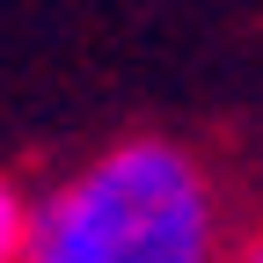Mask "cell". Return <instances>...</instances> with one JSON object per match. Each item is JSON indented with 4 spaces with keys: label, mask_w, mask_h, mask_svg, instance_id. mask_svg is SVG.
I'll list each match as a JSON object with an SVG mask.
<instances>
[{
    "label": "cell",
    "mask_w": 263,
    "mask_h": 263,
    "mask_svg": "<svg viewBox=\"0 0 263 263\" xmlns=\"http://www.w3.org/2000/svg\"><path fill=\"white\" fill-rule=\"evenodd\" d=\"M0 263H29V197L0 168Z\"/></svg>",
    "instance_id": "7a4b0ae2"
},
{
    "label": "cell",
    "mask_w": 263,
    "mask_h": 263,
    "mask_svg": "<svg viewBox=\"0 0 263 263\" xmlns=\"http://www.w3.org/2000/svg\"><path fill=\"white\" fill-rule=\"evenodd\" d=\"M219 183L183 139L132 132L29 205V263H219Z\"/></svg>",
    "instance_id": "6da1fadb"
},
{
    "label": "cell",
    "mask_w": 263,
    "mask_h": 263,
    "mask_svg": "<svg viewBox=\"0 0 263 263\" xmlns=\"http://www.w3.org/2000/svg\"><path fill=\"white\" fill-rule=\"evenodd\" d=\"M219 263H263V227H241V234L219 249Z\"/></svg>",
    "instance_id": "3957f363"
}]
</instances>
